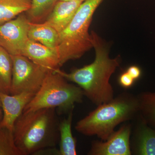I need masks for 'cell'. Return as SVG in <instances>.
<instances>
[{"label": "cell", "instance_id": "cell-7", "mask_svg": "<svg viewBox=\"0 0 155 155\" xmlns=\"http://www.w3.org/2000/svg\"><path fill=\"white\" fill-rule=\"evenodd\" d=\"M29 23L26 14L23 13L0 25V46L11 55H21L29 40Z\"/></svg>", "mask_w": 155, "mask_h": 155}, {"label": "cell", "instance_id": "cell-4", "mask_svg": "<svg viewBox=\"0 0 155 155\" xmlns=\"http://www.w3.org/2000/svg\"><path fill=\"white\" fill-rule=\"evenodd\" d=\"M103 0H87L81 3L67 28L60 33L58 48L60 65L79 59L93 48L89 33L92 17Z\"/></svg>", "mask_w": 155, "mask_h": 155}, {"label": "cell", "instance_id": "cell-5", "mask_svg": "<svg viewBox=\"0 0 155 155\" xmlns=\"http://www.w3.org/2000/svg\"><path fill=\"white\" fill-rule=\"evenodd\" d=\"M84 96L83 90L79 86L68 83L58 72H49L23 113L44 108H58L62 113L68 114L73 110L75 104L83 102Z\"/></svg>", "mask_w": 155, "mask_h": 155}, {"label": "cell", "instance_id": "cell-2", "mask_svg": "<svg viewBox=\"0 0 155 155\" xmlns=\"http://www.w3.org/2000/svg\"><path fill=\"white\" fill-rule=\"evenodd\" d=\"M59 123L55 109L22 113L13 128L15 144L23 155L55 147L60 139Z\"/></svg>", "mask_w": 155, "mask_h": 155}, {"label": "cell", "instance_id": "cell-24", "mask_svg": "<svg viewBox=\"0 0 155 155\" xmlns=\"http://www.w3.org/2000/svg\"><path fill=\"white\" fill-rule=\"evenodd\" d=\"M2 107V105H1V101H0V108Z\"/></svg>", "mask_w": 155, "mask_h": 155}, {"label": "cell", "instance_id": "cell-23", "mask_svg": "<svg viewBox=\"0 0 155 155\" xmlns=\"http://www.w3.org/2000/svg\"><path fill=\"white\" fill-rule=\"evenodd\" d=\"M1 116H2V115H1V110H0V122H1L2 119H1Z\"/></svg>", "mask_w": 155, "mask_h": 155}, {"label": "cell", "instance_id": "cell-1", "mask_svg": "<svg viewBox=\"0 0 155 155\" xmlns=\"http://www.w3.org/2000/svg\"><path fill=\"white\" fill-rule=\"evenodd\" d=\"M95 58L91 64L69 73L59 69L56 72L67 79L76 84L83 90L84 96L98 106L107 103L114 97V88L110 83L111 76L120 66V57L111 58L108 47L93 31L91 33Z\"/></svg>", "mask_w": 155, "mask_h": 155}, {"label": "cell", "instance_id": "cell-10", "mask_svg": "<svg viewBox=\"0 0 155 155\" xmlns=\"http://www.w3.org/2000/svg\"><path fill=\"white\" fill-rule=\"evenodd\" d=\"M137 119L130 134L131 155H155V128L144 122L139 114Z\"/></svg>", "mask_w": 155, "mask_h": 155}, {"label": "cell", "instance_id": "cell-22", "mask_svg": "<svg viewBox=\"0 0 155 155\" xmlns=\"http://www.w3.org/2000/svg\"><path fill=\"white\" fill-rule=\"evenodd\" d=\"M64 1H80V2H84L87 0H64Z\"/></svg>", "mask_w": 155, "mask_h": 155}, {"label": "cell", "instance_id": "cell-12", "mask_svg": "<svg viewBox=\"0 0 155 155\" xmlns=\"http://www.w3.org/2000/svg\"><path fill=\"white\" fill-rule=\"evenodd\" d=\"M82 2L80 1L59 0L44 22L61 33L67 28Z\"/></svg>", "mask_w": 155, "mask_h": 155}, {"label": "cell", "instance_id": "cell-20", "mask_svg": "<svg viewBox=\"0 0 155 155\" xmlns=\"http://www.w3.org/2000/svg\"><path fill=\"white\" fill-rule=\"evenodd\" d=\"M135 81L127 72H123L118 78V83L123 88H130L134 84Z\"/></svg>", "mask_w": 155, "mask_h": 155}, {"label": "cell", "instance_id": "cell-13", "mask_svg": "<svg viewBox=\"0 0 155 155\" xmlns=\"http://www.w3.org/2000/svg\"><path fill=\"white\" fill-rule=\"evenodd\" d=\"M28 37L30 40L53 48H58L60 43V33L44 22H30Z\"/></svg>", "mask_w": 155, "mask_h": 155}, {"label": "cell", "instance_id": "cell-19", "mask_svg": "<svg viewBox=\"0 0 155 155\" xmlns=\"http://www.w3.org/2000/svg\"><path fill=\"white\" fill-rule=\"evenodd\" d=\"M0 155H23L15 144L13 131L1 125Z\"/></svg>", "mask_w": 155, "mask_h": 155}, {"label": "cell", "instance_id": "cell-6", "mask_svg": "<svg viewBox=\"0 0 155 155\" xmlns=\"http://www.w3.org/2000/svg\"><path fill=\"white\" fill-rule=\"evenodd\" d=\"M11 57L13 72L10 94L25 92L36 94L49 72L25 56L19 55Z\"/></svg>", "mask_w": 155, "mask_h": 155}, {"label": "cell", "instance_id": "cell-18", "mask_svg": "<svg viewBox=\"0 0 155 155\" xmlns=\"http://www.w3.org/2000/svg\"><path fill=\"white\" fill-rule=\"evenodd\" d=\"M59 0H32L31 8L26 12L30 22L41 23L45 21Z\"/></svg>", "mask_w": 155, "mask_h": 155}, {"label": "cell", "instance_id": "cell-17", "mask_svg": "<svg viewBox=\"0 0 155 155\" xmlns=\"http://www.w3.org/2000/svg\"><path fill=\"white\" fill-rule=\"evenodd\" d=\"M13 72L11 55L0 46V92L10 94Z\"/></svg>", "mask_w": 155, "mask_h": 155}, {"label": "cell", "instance_id": "cell-16", "mask_svg": "<svg viewBox=\"0 0 155 155\" xmlns=\"http://www.w3.org/2000/svg\"><path fill=\"white\" fill-rule=\"evenodd\" d=\"M137 96L140 116L148 125L155 128V92H142Z\"/></svg>", "mask_w": 155, "mask_h": 155}, {"label": "cell", "instance_id": "cell-9", "mask_svg": "<svg viewBox=\"0 0 155 155\" xmlns=\"http://www.w3.org/2000/svg\"><path fill=\"white\" fill-rule=\"evenodd\" d=\"M35 94L27 92L14 95L0 92V101L3 112L0 125L13 131L15 122Z\"/></svg>", "mask_w": 155, "mask_h": 155}, {"label": "cell", "instance_id": "cell-21", "mask_svg": "<svg viewBox=\"0 0 155 155\" xmlns=\"http://www.w3.org/2000/svg\"><path fill=\"white\" fill-rule=\"evenodd\" d=\"M126 72L135 81L138 79L142 75L141 69L136 65H132L128 67Z\"/></svg>", "mask_w": 155, "mask_h": 155}, {"label": "cell", "instance_id": "cell-8", "mask_svg": "<svg viewBox=\"0 0 155 155\" xmlns=\"http://www.w3.org/2000/svg\"><path fill=\"white\" fill-rule=\"evenodd\" d=\"M132 125L125 123L107 140L91 142L88 155H131L130 139Z\"/></svg>", "mask_w": 155, "mask_h": 155}, {"label": "cell", "instance_id": "cell-3", "mask_svg": "<svg viewBox=\"0 0 155 155\" xmlns=\"http://www.w3.org/2000/svg\"><path fill=\"white\" fill-rule=\"evenodd\" d=\"M95 110L77 122L75 129L87 136H96L105 141L117 125L136 119L139 114L137 95L123 92Z\"/></svg>", "mask_w": 155, "mask_h": 155}, {"label": "cell", "instance_id": "cell-14", "mask_svg": "<svg viewBox=\"0 0 155 155\" xmlns=\"http://www.w3.org/2000/svg\"><path fill=\"white\" fill-rule=\"evenodd\" d=\"M73 111H70L67 118L59 123L60 148L57 151V155H77V140L73 136L72 130Z\"/></svg>", "mask_w": 155, "mask_h": 155}, {"label": "cell", "instance_id": "cell-11", "mask_svg": "<svg viewBox=\"0 0 155 155\" xmlns=\"http://www.w3.org/2000/svg\"><path fill=\"white\" fill-rule=\"evenodd\" d=\"M21 55L25 56L49 72H55L61 67L58 48L48 47L29 39Z\"/></svg>", "mask_w": 155, "mask_h": 155}, {"label": "cell", "instance_id": "cell-15", "mask_svg": "<svg viewBox=\"0 0 155 155\" xmlns=\"http://www.w3.org/2000/svg\"><path fill=\"white\" fill-rule=\"evenodd\" d=\"M32 0H0V25L31 8Z\"/></svg>", "mask_w": 155, "mask_h": 155}]
</instances>
